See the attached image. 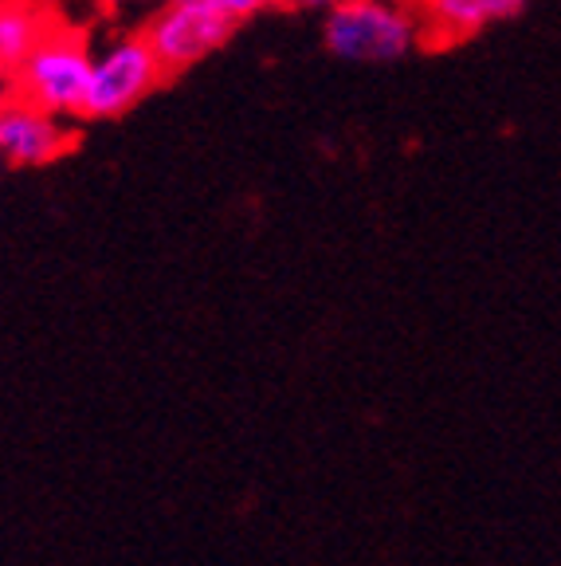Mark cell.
<instances>
[{
  "label": "cell",
  "instance_id": "9c48e42d",
  "mask_svg": "<svg viewBox=\"0 0 561 566\" xmlns=\"http://www.w3.org/2000/svg\"><path fill=\"white\" fill-rule=\"evenodd\" d=\"M290 9H307V12H330L334 4H342V0H287Z\"/></svg>",
  "mask_w": 561,
  "mask_h": 566
},
{
  "label": "cell",
  "instance_id": "6da1fadb",
  "mask_svg": "<svg viewBox=\"0 0 561 566\" xmlns=\"http://www.w3.org/2000/svg\"><path fill=\"white\" fill-rule=\"evenodd\" d=\"M91 71H95V52L87 35L52 24L44 40L24 55V63L4 75V95L44 106L60 118H87Z\"/></svg>",
  "mask_w": 561,
  "mask_h": 566
},
{
  "label": "cell",
  "instance_id": "30bf717a",
  "mask_svg": "<svg viewBox=\"0 0 561 566\" xmlns=\"http://www.w3.org/2000/svg\"><path fill=\"white\" fill-rule=\"evenodd\" d=\"M106 9H130V4H141V0H98Z\"/></svg>",
  "mask_w": 561,
  "mask_h": 566
},
{
  "label": "cell",
  "instance_id": "277c9868",
  "mask_svg": "<svg viewBox=\"0 0 561 566\" xmlns=\"http://www.w3.org/2000/svg\"><path fill=\"white\" fill-rule=\"evenodd\" d=\"M161 80H166V67L154 55L146 35H123L103 52H95L87 118H123L141 98L154 95Z\"/></svg>",
  "mask_w": 561,
  "mask_h": 566
},
{
  "label": "cell",
  "instance_id": "ba28073f",
  "mask_svg": "<svg viewBox=\"0 0 561 566\" xmlns=\"http://www.w3.org/2000/svg\"><path fill=\"white\" fill-rule=\"evenodd\" d=\"M216 4L240 24V20H252L267 9H279V4H287V0H216Z\"/></svg>",
  "mask_w": 561,
  "mask_h": 566
},
{
  "label": "cell",
  "instance_id": "52a82bcc",
  "mask_svg": "<svg viewBox=\"0 0 561 566\" xmlns=\"http://www.w3.org/2000/svg\"><path fill=\"white\" fill-rule=\"evenodd\" d=\"M47 28H52V20L35 4L4 0V12H0V63H4V75H12L24 63V55L44 40Z\"/></svg>",
  "mask_w": 561,
  "mask_h": 566
},
{
  "label": "cell",
  "instance_id": "3957f363",
  "mask_svg": "<svg viewBox=\"0 0 561 566\" xmlns=\"http://www.w3.org/2000/svg\"><path fill=\"white\" fill-rule=\"evenodd\" d=\"M236 20L220 9L216 0H169L166 9L146 24V40L161 60L166 75L197 67L216 48L229 44Z\"/></svg>",
  "mask_w": 561,
  "mask_h": 566
},
{
  "label": "cell",
  "instance_id": "8992f818",
  "mask_svg": "<svg viewBox=\"0 0 561 566\" xmlns=\"http://www.w3.org/2000/svg\"><path fill=\"white\" fill-rule=\"evenodd\" d=\"M413 9L428 44H459L479 35L483 28L515 20L527 9V0H413Z\"/></svg>",
  "mask_w": 561,
  "mask_h": 566
},
{
  "label": "cell",
  "instance_id": "7a4b0ae2",
  "mask_svg": "<svg viewBox=\"0 0 561 566\" xmlns=\"http://www.w3.org/2000/svg\"><path fill=\"white\" fill-rule=\"evenodd\" d=\"M326 52L350 63H393L424 40L413 0H342L322 12Z\"/></svg>",
  "mask_w": 561,
  "mask_h": 566
},
{
  "label": "cell",
  "instance_id": "5b68a950",
  "mask_svg": "<svg viewBox=\"0 0 561 566\" xmlns=\"http://www.w3.org/2000/svg\"><path fill=\"white\" fill-rule=\"evenodd\" d=\"M71 146H75V130L67 126V118L24 103V98H4L0 150L9 166H52Z\"/></svg>",
  "mask_w": 561,
  "mask_h": 566
}]
</instances>
